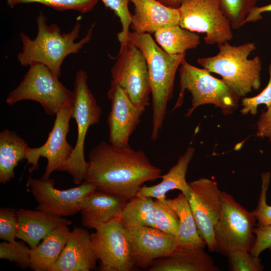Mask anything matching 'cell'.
Listing matches in <instances>:
<instances>
[{"label": "cell", "instance_id": "obj_1", "mask_svg": "<svg viewBox=\"0 0 271 271\" xmlns=\"http://www.w3.org/2000/svg\"><path fill=\"white\" fill-rule=\"evenodd\" d=\"M88 163L84 181L93 184L96 190L127 200L136 195L145 182L161 176V170L151 163L144 151L104 141L89 151Z\"/></svg>", "mask_w": 271, "mask_h": 271}, {"label": "cell", "instance_id": "obj_2", "mask_svg": "<svg viewBox=\"0 0 271 271\" xmlns=\"http://www.w3.org/2000/svg\"><path fill=\"white\" fill-rule=\"evenodd\" d=\"M36 23L37 33L34 39L23 32L20 33L22 47L17 59L23 67L34 63L42 64L59 78L65 58L79 53L91 39L94 24L84 37L76 41L81 30L79 22H76L70 32L62 33L56 24H48L46 17L41 12L36 18Z\"/></svg>", "mask_w": 271, "mask_h": 271}, {"label": "cell", "instance_id": "obj_3", "mask_svg": "<svg viewBox=\"0 0 271 271\" xmlns=\"http://www.w3.org/2000/svg\"><path fill=\"white\" fill-rule=\"evenodd\" d=\"M124 42L138 47L146 60L152 97L151 139L155 141L158 138L162 128L168 103L173 97L176 72L185 59L186 53L170 55L166 53L159 47L149 33L129 32Z\"/></svg>", "mask_w": 271, "mask_h": 271}, {"label": "cell", "instance_id": "obj_4", "mask_svg": "<svg viewBox=\"0 0 271 271\" xmlns=\"http://www.w3.org/2000/svg\"><path fill=\"white\" fill-rule=\"evenodd\" d=\"M219 51L215 56L200 58L197 63L210 72L221 76V80L239 99L245 97L261 85L260 58L249 59L256 49L253 42L233 46L228 42L217 45Z\"/></svg>", "mask_w": 271, "mask_h": 271}, {"label": "cell", "instance_id": "obj_5", "mask_svg": "<svg viewBox=\"0 0 271 271\" xmlns=\"http://www.w3.org/2000/svg\"><path fill=\"white\" fill-rule=\"evenodd\" d=\"M180 91L173 110L183 103L185 91L191 95V106L184 115L190 117L198 106L211 104L219 107L224 115L232 114L238 107V99L221 79L183 60L179 67Z\"/></svg>", "mask_w": 271, "mask_h": 271}, {"label": "cell", "instance_id": "obj_6", "mask_svg": "<svg viewBox=\"0 0 271 271\" xmlns=\"http://www.w3.org/2000/svg\"><path fill=\"white\" fill-rule=\"evenodd\" d=\"M88 76L84 70L76 74L74 82L72 118L75 120L77 135L73 151L59 171L70 174L73 182L79 185L85 180L88 163L84 157V145L90 126L99 122L101 109L89 88Z\"/></svg>", "mask_w": 271, "mask_h": 271}, {"label": "cell", "instance_id": "obj_7", "mask_svg": "<svg viewBox=\"0 0 271 271\" xmlns=\"http://www.w3.org/2000/svg\"><path fill=\"white\" fill-rule=\"evenodd\" d=\"M73 91L65 87L47 66L34 63L23 80L8 94L6 102L12 105L23 100L38 102L48 115H56L67 104H72Z\"/></svg>", "mask_w": 271, "mask_h": 271}, {"label": "cell", "instance_id": "obj_8", "mask_svg": "<svg viewBox=\"0 0 271 271\" xmlns=\"http://www.w3.org/2000/svg\"><path fill=\"white\" fill-rule=\"evenodd\" d=\"M221 209L214 227L216 251L227 256L236 249L250 251L255 236L253 229L256 218L230 194L221 191Z\"/></svg>", "mask_w": 271, "mask_h": 271}, {"label": "cell", "instance_id": "obj_9", "mask_svg": "<svg viewBox=\"0 0 271 271\" xmlns=\"http://www.w3.org/2000/svg\"><path fill=\"white\" fill-rule=\"evenodd\" d=\"M120 44L117 60L110 70L112 81L123 89L137 106L145 109L151 93L146 60L136 46L127 42Z\"/></svg>", "mask_w": 271, "mask_h": 271}, {"label": "cell", "instance_id": "obj_10", "mask_svg": "<svg viewBox=\"0 0 271 271\" xmlns=\"http://www.w3.org/2000/svg\"><path fill=\"white\" fill-rule=\"evenodd\" d=\"M179 9V26L193 32L204 33L206 44L218 45L233 39L230 22L218 0H185Z\"/></svg>", "mask_w": 271, "mask_h": 271}, {"label": "cell", "instance_id": "obj_11", "mask_svg": "<svg viewBox=\"0 0 271 271\" xmlns=\"http://www.w3.org/2000/svg\"><path fill=\"white\" fill-rule=\"evenodd\" d=\"M72 112V104L64 105L56 114L46 142L41 147L27 148L25 159L27 160V165H31L29 169L31 174L39 168L41 157L47 160L45 172L41 178L43 179L49 178L53 172L59 171L65 165L74 149L67 140Z\"/></svg>", "mask_w": 271, "mask_h": 271}, {"label": "cell", "instance_id": "obj_12", "mask_svg": "<svg viewBox=\"0 0 271 271\" xmlns=\"http://www.w3.org/2000/svg\"><path fill=\"white\" fill-rule=\"evenodd\" d=\"M27 187L37 203L36 210L65 217L80 211L82 200L95 191V186L84 181L77 187L65 190L55 188V181L30 177Z\"/></svg>", "mask_w": 271, "mask_h": 271}, {"label": "cell", "instance_id": "obj_13", "mask_svg": "<svg viewBox=\"0 0 271 271\" xmlns=\"http://www.w3.org/2000/svg\"><path fill=\"white\" fill-rule=\"evenodd\" d=\"M188 199L199 235L210 251H216L214 227L221 209V194L218 183L201 178L189 182Z\"/></svg>", "mask_w": 271, "mask_h": 271}, {"label": "cell", "instance_id": "obj_14", "mask_svg": "<svg viewBox=\"0 0 271 271\" xmlns=\"http://www.w3.org/2000/svg\"><path fill=\"white\" fill-rule=\"evenodd\" d=\"M90 234L97 260L105 271H131L133 262L125 228L117 218L97 227Z\"/></svg>", "mask_w": 271, "mask_h": 271}, {"label": "cell", "instance_id": "obj_15", "mask_svg": "<svg viewBox=\"0 0 271 271\" xmlns=\"http://www.w3.org/2000/svg\"><path fill=\"white\" fill-rule=\"evenodd\" d=\"M125 231L136 267L147 270L155 260L176 250V237L156 228L137 225L126 227Z\"/></svg>", "mask_w": 271, "mask_h": 271}, {"label": "cell", "instance_id": "obj_16", "mask_svg": "<svg viewBox=\"0 0 271 271\" xmlns=\"http://www.w3.org/2000/svg\"><path fill=\"white\" fill-rule=\"evenodd\" d=\"M107 96L111 105L107 120L109 143L117 146H129V137L139 124L145 109L137 106L123 89L112 81Z\"/></svg>", "mask_w": 271, "mask_h": 271}, {"label": "cell", "instance_id": "obj_17", "mask_svg": "<svg viewBox=\"0 0 271 271\" xmlns=\"http://www.w3.org/2000/svg\"><path fill=\"white\" fill-rule=\"evenodd\" d=\"M88 230L75 227L70 231L66 243L52 271H90L97 260Z\"/></svg>", "mask_w": 271, "mask_h": 271}, {"label": "cell", "instance_id": "obj_18", "mask_svg": "<svg viewBox=\"0 0 271 271\" xmlns=\"http://www.w3.org/2000/svg\"><path fill=\"white\" fill-rule=\"evenodd\" d=\"M130 2L134 6V11L130 27L134 32L150 34L165 27L179 25V8L168 7L157 0Z\"/></svg>", "mask_w": 271, "mask_h": 271}, {"label": "cell", "instance_id": "obj_19", "mask_svg": "<svg viewBox=\"0 0 271 271\" xmlns=\"http://www.w3.org/2000/svg\"><path fill=\"white\" fill-rule=\"evenodd\" d=\"M127 201L122 196L96 190L80 203L82 225L95 230L101 225L117 218Z\"/></svg>", "mask_w": 271, "mask_h": 271}, {"label": "cell", "instance_id": "obj_20", "mask_svg": "<svg viewBox=\"0 0 271 271\" xmlns=\"http://www.w3.org/2000/svg\"><path fill=\"white\" fill-rule=\"evenodd\" d=\"M17 238L30 248L36 247L47 234L62 225L69 226L71 220L43 211L20 208L17 211Z\"/></svg>", "mask_w": 271, "mask_h": 271}, {"label": "cell", "instance_id": "obj_21", "mask_svg": "<svg viewBox=\"0 0 271 271\" xmlns=\"http://www.w3.org/2000/svg\"><path fill=\"white\" fill-rule=\"evenodd\" d=\"M148 271H220L204 249L175 250L169 255L155 260Z\"/></svg>", "mask_w": 271, "mask_h": 271}, {"label": "cell", "instance_id": "obj_22", "mask_svg": "<svg viewBox=\"0 0 271 271\" xmlns=\"http://www.w3.org/2000/svg\"><path fill=\"white\" fill-rule=\"evenodd\" d=\"M195 153V149L189 147L180 156L177 163L172 167L168 172L161 176V182L155 185L140 187L136 196L149 197L156 199H166V194L173 190H179L187 197L190 196V190L186 175L188 166Z\"/></svg>", "mask_w": 271, "mask_h": 271}, {"label": "cell", "instance_id": "obj_23", "mask_svg": "<svg viewBox=\"0 0 271 271\" xmlns=\"http://www.w3.org/2000/svg\"><path fill=\"white\" fill-rule=\"evenodd\" d=\"M167 201L179 220L176 250L204 249L206 244L199 234L187 197L180 192L176 197Z\"/></svg>", "mask_w": 271, "mask_h": 271}, {"label": "cell", "instance_id": "obj_24", "mask_svg": "<svg viewBox=\"0 0 271 271\" xmlns=\"http://www.w3.org/2000/svg\"><path fill=\"white\" fill-rule=\"evenodd\" d=\"M70 230L62 225L47 234L41 243L30 250V267L34 271H52L63 249Z\"/></svg>", "mask_w": 271, "mask_h": 271}, {"label": "cell", "instance_id": "obj_25", "mask_svg": "<svg viewBox=\"0 0 271 271\" xmlns=\"http://www.w3.org/2000/svg\"><path fill=\"white\" fill-rule=\"evenodd\" d=\"M28 144L15 131L0 133V183L5 184L15 176V169L25 158Z\"/></svg>", "mask_w": 271, "mask_h": 271}, {"label": "cell", "instance_id": "obj_26", "mask_svg": "<svg viewBox=\"0 0 271 271\" xmlns=\"http://www.w3.org/2000/svg\"><path fill=\"white\" fill-rule=\"evenodd\" d=\"M154 36L161 48L170 55L185 54L200 44V37L196 32L181 27L179 25L158 30Z\"/></svg>", "mask_w": 271, "mask_h": 271}, {"label": "cell", "instance_id": "obj_27", "mask_svg": "<svg viewBox=\"0 0 271 271\" xmlns=\"http://www.w3.org/2000/svg\"><path fill=\"white\" fill-rule=\"evenodd\" d=\"M155 211L153 198L135 196L127 201L117 218L125 228L137 225L155 228Z\"/></svg>", "mask_w": 271, "mask_h": 271}, {"label": "cell", "instance_id": "obj_28", "mask_svg": "<svg viewBox=\"0 0 271 271\" xmlns=\"http://www.w3.org/2000/svg\"><path fill=\"white\" fill-rule=\"evenodd\" d=\"M221 11L230 22L232 29L243 26L250 12L256 6L257 0H218Z\"/></svg>", "mask_w": 271, "mask_h": 271}, {"label": "cell", "instance_id": "obj_29", "mask_svg": "<svg viewBox=\"0 0 271 271\" xmlns=\"http://www.w3.org/2000/svg\"><path fill=\"white\" fill-rule=\"evenodd\" d=\"M98 0H7L10 8L19 4L39 3L58 11L74 10L81 14L92 11Z\"/></svg>", "mask_w": 271, "mask_h": 271}, {"label": "cell", "instance_id": "obj_30", "mask_svg": "<svg viewBox=\"0 0 271 271\" xmlns=\"http://www.w3.org/2000/svg\"><path fill=\"white\" fill-rule=\"evenodd\" d=\"M155 228L176 237L178 231V218L167 199H155Z\"/></svg>", "mask_w": 271, "mask_h": 271}, {"label": "cell", "instance_id": "obj_31", "mask_svg": "<svg viewBox=\"0 0 271 271\" xmlns=\"http://www.w3.org/2000/svg\"><path fill=\"white\" fill-rule=\"evenodd\" d=\"M30 248L22 240L4 241L0 243V258L15 262L22 269H27L30 267Z\"/></svg>", "mask_w": 271, "mask_h": 271}, {"label": "cell", "instance_id": "obj_32", "mask_svg": "<svg viewBox=\"0 0 271 271\" xmlns=\"http://www.w3.org/2000/svg\"><path fill=\"white\" fill-rule=\"evenodd\" d=\"M229 269L231 271H263L264 266L259 256L245 249H236L227 256Z\"/></svg>", "mask_w": 271, "mask_h": 271}, {"label": "cell", "instance_id": "obj_33", "mask_svg": "<svg viewBox=\"0 0 271 271\" xmlns=\"http://www.w3.org/2000/svg\"><path fill=\"white\" fill-rule=\"evenodd\" d=\"M270 179V172L261 173V186L258 201L255 209L252 211L256 218L257 226L271 225V205L266 202V193Z\"/></svg>", "mask_w": 271, "mask_h": 271}, {"label": "cell", "instance_id": "obj_34", "mask_svg": "<svg viewBox=\"0 0 271 271\" xmlns=\"http://www.w3.org/2000/svg\"><path fill=\"white\" fill-rule=\"evenodd\" d=\"M104 6L112 10L119 18L122 26V31L117 34L120 43L124 42L129 32L131 22V14L128 9L130 0H101Z\"/></svg>", "mask_w": 271, "mask_h": 271}, {"label": "cell", "instance_id": "obj_35", "mask_svg": "<svg viewBox=\"0 0 271 271\" xmlns=\"http://www.w3.org/2000/svg\"><path fill=\"white\" fill-rule=\"evenodd\" d=\"M18 220L17 211L12 207L0 209V238L8 242H13L17 238Z\"/></svg>", "mask_w": 271, "mask_h": 271}, {"label": "cell", "instance_id": "obj_36", "mask_svg": "<svg viewBox=\"0 0 271 271\" xmlns=\"http://www.w3.org/2000/svg\"><path fill=\"white\" fill-rule=\"evenodd\" d=\"M269 80L266 87L258 95L251 97H243L241 100L242 108L240 113L243 115L250 113L255 115L259 105L264 104L267 108L271 106V62L268 67Z\"/></svg>", "mask_w": 271, "mask_h": 271}, {"label": "cell", "instance_id": "obj_37", "mask_svg": "<svg viewBox=\"0 0 271 271\" xmlns=\"http://www.w3.org/2000/svg\"><path fill=\"white\" fill-rule=\"evenodd\" d=\"M255 239L250 252L259 256L265 249L271 250V225L257 226L253 229Z\"/></svg>", "mask_w": 271, "mask_h": 271}, {"label": "cell", "instance_id": "obj_38", "mask_svg": "<svg viewBox=\"0 0 271 271\" xmlns=\"http://www.w3.org/2000/svg\"><path fill=\"white\" fill-rule=\"evenodd\" d=\"M257 137L266 138L271 143V106L262 112L256 123Z\"/></svg>", "mask_w": 271, "mask_h": 271}, {"label": "cell", "instance_id": "obj_39", "mask_svg": "<svg viewBox=\"0 0 271 271\" xmlns=\"http://www.w3.org/2000/svg\"><path fill=\"white\" fill-rule=\"evenodd\" d=\"M271 12V4L262 6H255L248 14L245 20V24L247 23L255 22L262 19V14L264 12Z\"/></svg>", "mask_w": 271, "mask_h": 271}, {"label": "cell", "instance_id": "obj_40", "mask_svg": "<svg viewBox=\"0 0 271 271\" xmlns=\"http://www.w3.org/2000/svg\"><path fill=\"white\" fill-rule=\"evenodd\" d=\"M169 8L178 9L185 0H157Z\"/></svg>", "mask_w": 271, "mask_h": 271}]
</instances>
